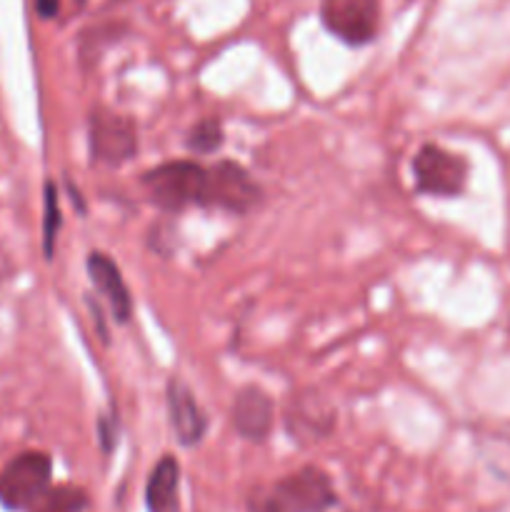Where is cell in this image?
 <instances>
[{"mask_svg": "<svg viewBox=\"0 0 510 512\" xmlns=\"http://www.w3.org/2000/svg\"><path fill=\"white\" fill-rule=\"evenodd\" d=\"M208 168L193 160H173L143 175V188L150 200L165 210H183L188 205H205Z\"/></svg>", "mask_w": 510, "mask_h": 512, "instance_id": "6da1fadb", "label": "cell"}, {"mask_svg": "<svg viewBox=\"0 0 510 512\" xmlns=\"http://www.w3.org/2000/svg\"><path fill=\"white\" fill-rule=\"evenodd\" d=\"M53 460L48 453L28 450L0 470V505L8 510H30L50 490Z\"/></svg>", "mask_w": 510, "mask_h": 512, "instance_id": "7a4b0ae2", "label": "cell"}, {"mask_svg": "<svg viewBox=\"0 0 510 512\" xmlns=\"http://www.w3.org/2000/svg\"><path fill=\"white\" fill-rule=\"evenodd\" d=\"M335 490L328 475L318 468H303L288 475L265 500H260L255 512H325L335 505Z\"/></svg>", "mask_w": 510, "mask_h": 512, "instance_id": "3957f363", "label": "cell"}, {"mask_svg": "<svg viewBox=\"0 0 510 512\" xmlns=\"http://www.w3.org/2000/svg\"><path fill=\"white\" fill-rule=\"evenodd\" d=\"M415 188L435 198H455L468 183V160L440 145H423L413 158Z\"/></svg>", "mask_w": 510, "mask_h": 512, "instance_id": "277c9868", "label": "cell"}, {"mask_svg": "<svg viewBox=\"0 0 510 512\" xmlns=\"http://www.w3.org/2000/svg\"><path fill=\"white\" fill-rule=\"evenodd\" d=\"M320 20L345 45H365L378 33V0H320Z\"/></svg>", "mask_w": 510, "mask_h": 512, "instance_id": "5b68a950", "label": "cell"}, {"mask_svg": "<svg viewBox=\"0 0 510 512\" xmlns=\"http://www.w3.org/2000/svg\"><path fill=\"white\" fill-rule=\"evenodd\" d=\"M138 150V130L125 115L110 110H95L90 118V153L95 160L108 165H120L130 160Z\"/></svg>", "mask_w": 510, "mask_h": 512, "instance_id": "8992f818", "label": "cell"}, {"mask_svg": "<svg viewBox=\"0 0 510 512\" xmlns=\"http://www.w3.org/2000/svg\"><path fill=\"white\" fill-rule=\"evenodd\" d=\"M260 198V188L250 178L248 170L238 163L220 160L208 168V185H205V205L230 210V213H248Z\"/></svg>", "mask_w": 510, "mask_h": 512, "instance_id": "52a82bcc", "label": "cell"}, {"mask_svg": "<svg viewBox=\"0 0 510 512\" xmlns=\"http://www.w3.org/2000/svg\"><path fill=\"white\" fill-rule=\"evenodd\" d=\"M233 425L245 440L263 443L273 428V403L260 388H243L233 400Z\"/></svg>", "mask_w": 510, "mask_h": 512, "instance_id": "ba28073f", "label": "cell"}, {"mask_svg": "<svg viewBox=\"0 0 510 512\" xmlns=\"http://www.w3.org/2000/svg\"><path fill=\"white\" fill-rule=\"evenodd\" d=\"M168 413L180 443L198 445L203 440L205 430H208V420H205V413L200 410L198 400L193 398L188 385L180 383L178 378L168 383Z\"/></svg>", "mask_w": 510, "mask_h": 512, "instance_id": "9c48e42d", "label": "cell"}, {"mask_svg": "<svg viewBox=\"0 0 510 512\" xmlns=\"http://www.w3.org/2000/svg\"><path fill=\"white\" fill-rule=\"evenodd\" d=\"M88 275L90 280H93L95 288L100 290V295H105V300L110 303L115 320H118V323H128L130 315H133V300H130L128 285H125L118 265H115L105 253H90Z\"/></svg>", "mask_w": 510, "mask_h": 512, "instance_id": "30bf717a", "label": "cell"}, {"mask_svg": "<svg viewBox=\"0 0 510 512\" xmlns=\"http://www.w3.org/2000/svg\"><path fill=\"white\" fill-rule=\"evenodd\" d=\"M180 465L173 455H165L153 468L145 488V503L150 512H173L178 505Z\"/></svg>", "mask_w": 510, "mask_h": 512, "instance_id": "8fae6325", "label": "cell"}, {"mask_svg": "<svg viewBox=\"0 0 510 512\" xmlns=\"http://www.w3.org/2000/svg\"><path fill=\"white\" fill-rule=\"evenodd\" d=\"M88 508V493L73 485H58L50 488L30 512H83Z\"/></svg>", "mask_w": 510, "mask_h": 512, "instance_id": "7c38bea8", "label": "cell"}, {"mask_svg": "<svg viewBox=\"0 0 510 512\" xmlns=\"http://www.w3.org/2000/svg\"><path fill=\"white\" fill-rule=\"evenodd\" d=\"M223 145V125L218 118H205L188 133V148L198 155H210Z\"/></svg>", "mask_w": 510, "mask_h": 512, "instance_id": "4fadbf2b", "label": "cell"}, {"mask_svg": "<svg viewBox=\"0 0 510 512\" xmlns=\"http://www.w3.org/2000/svg\"><path fill=\"white\" fill-rule=\"evenodd\" d=\"M60 230V203H58V190L53 183L45 185V220H43V248L45 255H53L55 238Z\"/></svg>", "mask_w": 510, "mask_h": 512, "instance_id": "5bb4252c", "label": "cell"}, {"mask_svg": "<svg viewBox=\"0 0 510 512\" xmlns=\"http://www.w3.org/2000/svg\"><path fill=\"white\" fill-rule=\"evenodd\" d=\"M98 435H100V443H103V450L108 453V450L115 445V425L110 423L108 418H100L98 420Z\"/></svg>", "mask_w": 510, "mask_h": 512, "instance_id": "9a60e30c", "label": "cell"}, {"mask_svg": "<svg viewBox=\"0 0 510 512\" xmlns=\"http://www.w3.org/2000/svg\"><path fill=\"white\" fill-rule=\"evenodd\" d=\"M35 10H38L40 18H55L60 10V0H35Z\"/></svg>", "mask_w": 510, "mask_h": 512, "instance_id": "2e32d148", "label": "cell"}, {"mask_svg": "<svg viewBox=\"0 0 510 512\" xmlns=\"http://www.w3.org/2000/svg\"><path fill=\"white\" fill-rule=\"evenodd\" d=\"M78 3H85V0H78Z\"/></svg>", "mask_w": 510, "mask_h": 512, "instance_id": "e0dca14e", "label": "cell"}]
</instances>
